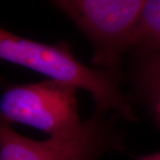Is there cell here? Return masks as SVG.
Instances as JSON below:
<instances>
[{"label": "cell", "instance_id": "cell-6", "mask_svg": "<svg viewBox=\"0 0 160 160\" xmlns=\"http://www.w3.org/2000/svg\"><path fill=\"white\" fill-rule=\"evenodd\" d=\"M135 80L140 90L148 96L160 89V52L138 57Z\"/></svg>", "mask_w": 160, "mask_h": 160}, {"label": "cell", "instance_id": "cell-8", "mask_svg": "<svg viewBox=\"0 0 160 160\" xmlns=\"http://www.w3.org/2000/svg\"><path fill=\"white\" fill-rule=\"evenodd\" d=\"M135 160H160V151L151 154L139 156Z\"/></svg>", "mask_w": 160, "mask_h": 160}, {"label": "cell", "instance_id": "cell-7", "mask_svg": "<svg viewBox=\"0 0 160 160\" xmlns=\"http://www.w3.org/2000/svg\"><path fill=\"white\" fill-rule=\"evenodd\" d=\"M150 112L155 125L160 129V89L149 94L148 96Z\"/></svg>", "mask_w": 160, "mask_h": 160}, {"label": "cell", "instance_id": "cell-4", "mask_svg": "<svg viewBox=\"0 0 160 160\" xmlns=\"http://www.w3.org/2000/svg\"><path fill=\"white\" fill-rule=\"evenodd\" d=\"M78 88L47 79L6 87L0 100L1 122L20 123L44 132L49 137L78 130Z\"/></svg>", "mask_w": 160, "mask_h": 160}, {"label": "cell", "instance_id": "cell-3", "mask_svg": "<svg viewBox=\"0 0 160 160\" xmlns=\"http://www.w3.org/2000/svg\"><path fill=\"white\" fill-rule=\"evenodd\" d=\"M85 34L93 47L92 62L117 69L131 51L132 36L144 0H58L52 2Z\"/></svg>", "mask_w": 160, "mask_h": 160}, {"label": "cell", "instance_id": "cell-1", "mask_svg": "<svg viewBox=\"0 0 160 160\" xmlns=\"http://www.w3.org/2000/svg\"><path fill=\"white\" fill-rule=\"evenodd\" d=\"M0 58L90 92L95 111L123 119L138 120L131 102L122 92L117 69L90 68L75 57L67 44H45L0 29Z\"/></svg>", "mask_w": 160, "mask_h": 160}, {"label": "cell", "instance_id": "cell-5", "mask_svg": "<svg viewBox=\"0 0 160 160\" xmlns=\"http://www.w3.org/2000/svg\"><path fill=\"white\" fill-rule=\"evenodd\" d=\"M132 50L137 58L160 52V0L146 1L132 36Z\"/></svg>", "mask_w": 160, "mask_h": 160}, {"label": "cell", "instance_id": "cell-2", "mask_svg": "<svg viewBox=\"0 0 160 160\" xmlns=\"http://www.w3.org/2000/svg\"><path fill=\"white\" fill-rule=\"evenodd\" d=\"M117 116L94 112L73 132L36 141L0 122V160H99L123 151L125 139L115 125Z\"/></svg>", "mask_w": 160, "mask_h": 160}]
</instances>
